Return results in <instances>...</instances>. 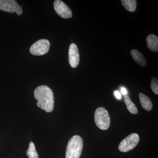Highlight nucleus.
<instances>
[{"label":"nucleus","instance_id":"obj_1","mask_svg":"<svg viewBox=\"0 0 158 158\" xmlns=\"http://www.w3.org/2000/svg\"><path fill=\"white\" fill-rule=\"evenodd\" d=\"M34 97L37 100V105L47 113H50L53 110L54 94L50 88L45 85L38 86L34 91Z\"/></svg>","mask_w":158,"mask_h":158},{"label":"nucleus","instance_id":"obj_2","mask_svg":"<svg viewBox=\"0 0 158 158\" xmlns=\"http://www.w3.org/2000/svg\"><path fill=\"white\" fill-rule=\"evenodd\" d=\"M83 148V140L80 136H73L68 141L65 158H79Z\"/></svg>","mask_w":158,"mask_h":158},{"label":"nucleus","instance_id":"obj_3","mask_svg":"<svg viewBox=\"0 0 158 158\" xmlns=\"http://www.w3.org/2000/svg\"><path fill=\"white\" fill-rule=\"evenodd\" d=\"M94 120L99 128L106 130L110 127V116L107 110L103 107H99L94 113Z\"/></svg>","mask_w":158,"mask_h":158},{"label":"nucleus","instance_id":"obj_4","mask_svg":"<svg viewBox=\"0 0 158 158\" xmlns=\"http://www.w3.org/2000/svg\"><path fill=\"white\" fill-rule=\"evenodd\" d=\"M139 141V136L136 133H133L121 141L118 145V149L122 152H127L137 146Z\"/></svg>","mask_w":158,"mask_h":158},{"label":"nucleus","instance_id":"obj_5","mask_svg":"<svg viewBox=\"0 0 158 158\" xmlns=\"http://www.w3.org/2000/svg\"><path fill=\"white\" fill-rule=\"evenodd\" d=\"M50 47V43L48 40H39L31 46L30 52L34 56H42L48 52Z\"/></svg>","mask_w":158,"mask_h":158},{"label":"nucleus","instance_id":"obj_6","mask_svg":"<svg viewBox=\"0 0 158 158\" xmlns=\"http://www.w3.org/2000/svg\"><path fill=\"white\" fill-rule=\"evenodd\" d=\"M0 10L10 13L14 12L17 15L23 14L21 7L15 0H0Z\"/></svg>","mask_w":158,"mask_h":158},{"label":"nucleus","instance_id":"obj_7","mask_svg":"<svg viewBox=\"0 0 158 158\" xmlns=\"http://www.w3.org/2000/svg\"><path fill=\"white\" fill-rule=\"evenodd\" d=\"M54 7L57 14L64 19H69L72 17V12L64 2L60 0L54 2Z\"/></svg>","mask_w":158,"mask_h":158},{"label":"nucleus","instance_id":"obj_8","mask_svg":"<svg viewBox=\"0 0 158 158\" xmlns=\"http://www.w3.org/2000/svg\"><path fill=\"white\" fill-rule=\"evenodd\" d=\"M68 60L72 68H76L80 62V55L77 46L75 44H71L69 49Z\"/></svg>","mask_w":158,"mask_h":158},{"label":"nucleus","instance_id":"obj_9","mask_svg":"<svg viewBox=\"0 0 158 158\" xmlns=\"http://www.w3.org/2000/svg\"><path fill=\"white\" fill-rule=\"evenodd\" d=\"M131 55L133 59L141 66L144 67L147 65L146 59L144 55L138 50H132L131 51Z\"/></svg>","mask_w":158,"mask_h":158},{"label":"nucleus","instance_id":"obj_10","mask_svg":"<svg viewBox=\"0 0 158 158\" xmlns=\"http://www.w3.org/2000/svg\"><path fill=\"white\" fill-rule=\"evenodd\" d=\"M147 47L153 52H158V37L155 34H149L146 38Z\"/></svg>","mask_w":158,"mask_h":158},{"label":"nucleus","instance_id":"obj_11","mask_svg":"<svg viewBox=\"0 0 158 158\" xmlns=\"http://www.w3.org/2000/svg\"><path fill=\"white\" fill-rule=\"evenodd\" d=\"M139 99L142 107L146 111H150L152 109V102L149 97L143 93H140L139 94Z\"/></svg>","mask_w":158,"mask_h":158},{"label":"nucleus","instance_id":"obj_12","mask_svg":"<svg viewBox=\"0 0 158 158\" xmlns=\"http://www.w3.org/2000/svg\"><path fill=\"white\" fill-rule=\"evenodd\" d=\"M123 6L127 11L134 12L137 8V1L136 0H122Z\"/></svg>","mask_w":158,"mask_h":158},{"label":"nucleus","instance_id":"obj_13","mask_svg":"<svg viewBox=\"0 0 158 158\" xmlns=\"http://www.w3.org/2000/svg\"><path fill=\"white\" fill-rule=\"evenodd\" d=\"M124 102L127 107V110L132 114H136L138 113V110L135 104L132 101L129 97L125 96Z\"/></svg>","mask_w":158,"mask_h":158},{"label":"nucleus","instance_id":"obj_14","mask_svg":"<svg viewBox=\"0 0 158 158\" xmlns=\"http://www.w3.org/2000/svg\"><path fill=\"white\" fill-rule=\"evenodd\" d=\"M26 154L29 158H38L39 156L37 153L35 144L33 142H30L29 144L28 149L27 150Z\"/></svg>","mask_w":158,"mask_h":158},{"label":"nucleus","instance_id":"obj_15","mask_svg":"<svg viewBox=\"0 0 158 158\" xmlns=\"http://www.w3.org/2000/svg\"><path fill=\"white\" fill-rule=\"evenodd\" d=\"M151 88L156 94H158V80L156 77H153L151 84Z\"/></svg>","mask_w":158,"mask_h":158},{"label":"nucleus","instance_id":"obj_16","mask_svg":"<svg viewBox=\"0 0 158 158\" xmlns=\"http://www.w3.org/2000/svg\"><path fill=\"white\" fill-rule=\"evenodd\" d=\"M114 94H115V96L118 99H120L121 98V95L120 93H119V91L116 90L114 92Z\"/></svg>","mask_w":158,"mask_h":158},{"label":"nucleus","instance_id":"obj_17","mask_svg":"<svg viewBox=\"0 0 158 158\" xmlns=\"http://www.w3.org/2000/svg\"><path fill=\"white\" fill-rule=\"evenodd\" d=\"M121 91L122 93L123 94V95H126L127 94V90L125 88H123V87H122L121 88Z\"/></svg>","mask_w":158,"mask_h":158}]
</instances>
